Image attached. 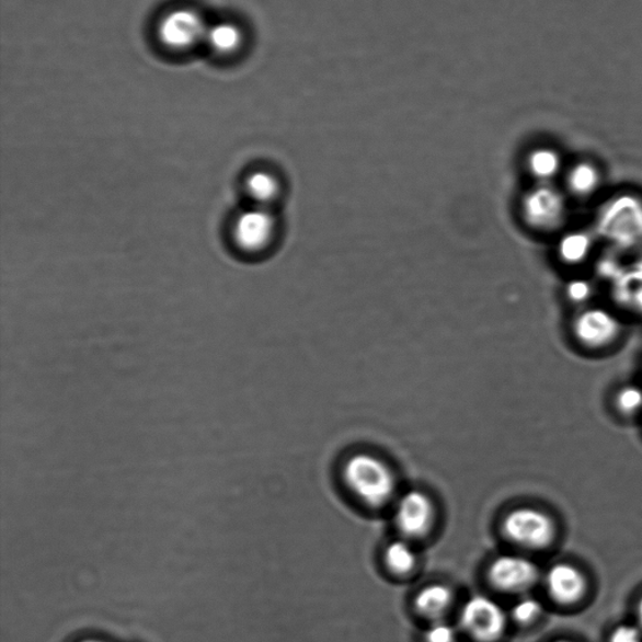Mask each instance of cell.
I'll use <instances>...</instances> for the list:
<instances>
[{"mask_svg": "<svg viewBox=\"0 0 642 642\" xmlns=\"http://www.w3.org/2000/svg\"><path fill=\"white\" fill-rule=\"evenodd\" d=\"M597 229L612 245L631 249L642 244V202L635 196L612 198L598 215Z\"/></svg>", "mask_w": 642, "mask_h": 642, "instance_id": "obj_1", "label": "cell"}, {"mask_svg": "<svg viewBox=\"0 0 642 642\" xmlns=\"http://www.w3.org/2000/svg\"><path fill=\"white\" fill-rule=\"evenodd\" d=\"M619 410L627 414L637 413L642 410V389L635 386L624 387L620 390L618 399Z\"/></svg>", "mask_w": 642, "mask_h": 642, "instance_id": "obj_19", "label": "cell"}, {"mask_svg": "<svg viewBox=\"0 0 642 642\" xmlns=\"http://www.w3.org/2000/svg\"><path fill=\"white\" fill-rule=\"evenodd\" d=\"M593 249V239L584 231H574L562 237L558 251L563 263L578 265L588 257Z\"/></svg>", "mask_w": 642, "mask_h": 642, "instance_id": "obj_14", "label": "cell"}, {"mask_svg": "<svg viewBox=\"0 0 642 642\" xmlns=\"http://www.w3.org/2000/svg\"><path fill=\"white\" fill-rule=\"evenodd\" d=\"M388 566L397 574H408L415 565V554L411 546L403 541H394L386 551Z\"/></svg>", "mask_w": 642, "mask_h": 642, "instance_id": "obj_18", "label": "cell"}, {"mask_svg": "<svg viewBox=\"0 0 642 642\" xmlns=\"http://www.w3.org/2000/svg\"><path fill=\"white\" fill-rule=\"evenodd\" d=\"M248 194L256 206H263L273 202L279 193V182L265 171L254 172L247 181Z\"/></svg>", "mask_w": 642, "mask_h": 642, "instance_id": "obj_17", "label": "cell"}, {"mask_svg": "<svg viewBox=\"0 0 642 642\" xmlns=\"http://www.w3.org/2000/svg\"><path fill=\"white\" fill-rule=\"evenodd\" d=\"M207 24L193 10H176L163 16L159 34L163 45L173 49L194 47L204 42Z\"/></svg>", "mask_w": 642, "mask_h": 642, "instance_id": "obj_7", "label": "cell"}, {"mask_svg": "<svg viewBox=\"0 0 642 642\" xmlns=\"http://www.w3.org/2000/svg\"><path fill=\"white\" fill-rule=\"evenodd\" d=\"M621 331L619 320L604 309H587L575 319L576 340L587 348L600 349L610 345Z\"/></svg>", "mask_w": 642, "mask_h": 642, "instance_id": "obj_8", "label": "cell"}, {"mask_svg": "<svg viewBox=\"0 0 642 642\" xmlns=\"http://www.w3.org/2000/svg\"><path fill=\"white\" fill-rule=\"evenodd\" d=\"M274 216L263 206L241 213L232 227L236 244L248 253H257L271 244L275 232Z\"/></svg>", "mask_w": 642, "mask_h": 642, "instance_id": "obj_6", "label": "cell"}, {"mask_svg": "<svg viewBox=\"0 0 642 642\" xmlns=\"http://www.w3.org/2000/svg\"><path fill=\"white\" fill-rule=\"evenodd\" d=\"M542 606L534 597H525L514 607V618L520 623L534 621L541 614Z\"/></svg>", "mask_w": 642, "mask_h": 642, "instance_id": "obj_20", "label": "cell"}, {"mask_svg": "<svg viewBox=\"0 0 642 642\" xmlns=\"http://www.w3.org/2000/svg\"><path fill=\"white\" fill-rule=\"evenodd\" d=\"M610 642H642L641 628L629 623L620 624L612 632Z\"/></svg>", "mask_w": 642, "mask_h": 642, "instance_id": "obj_23", "label": "cell"}, {"mask_svg": "<svg viewBox=\"0 0 642 642\" xmlns=\"http://www.w3.org/2000/svg\"><path fill=\"white\" fill-rule=\"evenodd\" d=\"M452 600V592L447 586L431 585L416 596L415 605L416 609L428 618H439L449 609Z\"/></svg>", "mask_w": 642, "mask_h": 642, "instance_id": "obj_13", "label": "cell"}, {"mask_svg": "<svg viewBox=\"0 0 642 642\" xmlns=\"http://www.w3.org/2000/svg\"><path fill=\"white\" fill-rule=\"evenodd\" d=\"M425 640L427 642H456L457 632L452 624L437 621L431 624L427 632H425Z\"/></svg>", "mask_w": 642, "mask_h": 642, "instance_id": "obj_21", "label": "cell"}, {"mask_svg": "<svg viewBox=\"0 0 642 642\" xmlns=\"http://www.w3.org/2000/svg\"><path fill=\"white\" fill-rule=\"evenodd\" d=\"M638 619H639L640 628L642 629V597H641V600H640L639 607H638Z\"/></svg>", "mask_w": 642, "mask_h": 642, "instance_id": "obj_24", "label": "cell"}, {"mask_svg": "<svg viewBox=\"0 0 642 642\" xmlns=\"http://www.w3.org/2000/svg\"><path fill=\"white\" fill-rule=\"evenodd\" d=\"M557 642H570V641H557Z\"/></svg>", "mask_w": 642, "mask_h": 642, "instance_id": "obj_26", "label": "cell"}, {"mask_svg": "<svg viewBox=\"0 0 642 642\" xmlns=\"http://www.w3.org/2000/svg\"><path fill=\"white\" fill-rule=\"evenodd\" d=\"M523 215L525 221L534 229H557L566 216L565 197L551 184H539L525 195Z\"/></svg>", "mask_w": 642, "mask_h": 642, "instance_id": "obj_3", "label": "cell"}, {"mask_svg": "<svg viewBox=\"0 0 642 642\" xmlns=\"http://www.w3.org/2000/svg\"><path fill=\"white\" fill-rule=\"evenodd\" d=\"M593 286L583 279L572 280L568 285V297L574 302H585L592 297Z\"/></svg>", "mask_w": 642, "mask_h": 642, "instance_id": "obj_22", "label": "cell"}, {"mask_svg": "<svg viewBox=\"0 0 642 642\" xmlns=\"http://www.w3.org/2000/svg\"><path fill=\"white\" fill-rule=\"evenodd\" d=\"M492 583L506 592H523L535 584L539 569L523 557H501L494 560L490 570Z\"/></svg>", "mask_w": 642, "mask_h": 642, "instance_id": "obj_9", "label": "cell"}, {"mask_svg": "<svg viewBox=\"0 0 642 642\" xmlns=\"http://www.w3.org/2000/svg\"><path fill=\"white\" fill-rule=\"evenodd\" d=\"M562 167L561 156L550 147H537L527 156V169L539 184H550Z\"/></svg>", "mask_w": 642, "mask_h": 642, "instance_id": "obj_12", "label": "cell"}, {"mask_svg": "<svg viewBox=\"0 0 642 642\" xmlns=\"http://www.w3.org/2000/svg\"><path fill=\"white\" fill-rule=\"evenodd\" d=\"M204 42L218 54H230L239 47L241 33L232 23H215L207 25Z\"/></svg>", "mask_w": 642, "mask_h": 642, "instance_id": "obj_15", "label": "cell"}, {"mask_svg": "<svg viewBox=\"0 0 642 642\" xmlns=\"http://www.w3.org/2000/svg\"><path fill=\"white\" fill-rule=\"evenodd\" d=\"M463 628L483 642L497 640L506 628V615L497 603L483 595H475L463 607Z\"/></svg>", "mask_w": 642, "mask_h": 642, "instance_id": "obj_5", "label": "cell"}, {"mask_svg": "<svg viewBox=\"0 0 642 642\" xmlns=\"http://www.w3.org/2000/svg\"><path fill=\"white\" fill-rule=\"evenodd\" d=\"M344 477L354 493L371 506L383 505L394 492L393 473L370 455L352 457L345 465Z\"/></svg>", "mask_w": 642, "mask_h": 642, "instance_id": "obj_2", "label": "cell"}, {"mask_svg": "<svg viewBox=\"0 0 642 642\" xmlns=\"http://www.w3.org/2000/svg\"><path fill=\"white\" fill-rule=\"evenodd\" d=\"M568 185L572 193L577 196L592 195L600 185V172L593 163L580 162L575 168L571 169Z\"/></svg>", "mask_w": 642, "mask_h": 642, "instance_id": "obj_16", "label": "cell"}, {"mask_svg": "<svg viewBox=\"0 0 642 642\" xmlns=\"http://www.w3.org/2000/svg\"><path fill=\"white\" fill-rule=\"evenodd\" d=\"M508 539L527 549H543L554 539L552 519L534 508L512 511L503 523Z\"/></svg>", "mask_w": 642, "mask_h": 642, "instance_id": "obj_4", "label": "cell"}, {"mask_svg": "<svg viewBox=\"0 0 642 642\" xmlns=\"http://www.w3.org/2000/svg\"><path fill=\"white\" fill-rule=\"evenodd\" d=\"M546 583L553 600L560 604H574L585 593V578L581 572L566 563H559L550 569Z\"/></svg>", "mask_w": 642, "mask_h": 642, "instance_id": "obj_11", "label": "cell"}, {"mask_svg": "<svg viewBox=\"0 0 642 642\" xmlns=\"http://www.w3.org/2000/svg\"><path fill=\"white\" fill-rule=\"evenodd\" d=\"M83 642H102V641H98V640H87V641H83Z\"/></svg>", "mask_w": 642, "mask_h": 642, "instance_id": "obj_25", "label": "cell"}, {"mask_svg": "<svg viewBox=\"0 0 642 642\" xmlns=\"http://www.w3.org/2000/svg\"><path fill=\"white\" fill-rule=\"evenodd\" d=\"M433 518L431 500L420 491L404 494L397 507V523L402 532L411 536H422L427 532Z\"/></svg>", "mask_w": 642, "mask_h": 642, "instance_id": "obj_10", "label": "cell"}]
</instances>
